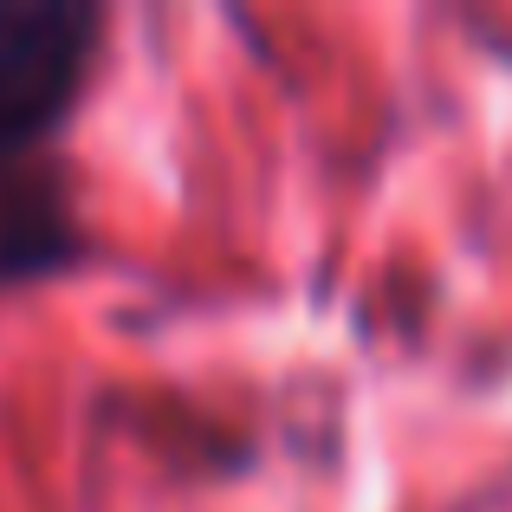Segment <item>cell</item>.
<instances>
[{
    "label": "cell",
    "instance_id": "cell-1",
    "mask_svg": "<svg viewBox=\"0 0 512 512\" xmlns=\"http://www.w3.org/2000/svg\"><path fill=\"white\" fill-rule=\"evenodd\" d=\"M98 46L85 0H0V163L65 124Z\"/></svg>",
    "mask_w": 512,
    "mask_h": 512
}]
</instances>
